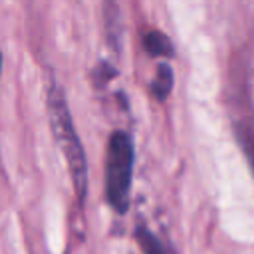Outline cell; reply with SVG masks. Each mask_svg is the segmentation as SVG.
Segmentation results:
<instances>
[{
  "label": "cell",
  "mask_w": 254,
  "mask_h": 254,
  "mask_svg": "<svg viewBox=\"0 0 254 254\" xmlns=\"http://www.w3.org/2000/svg\"><path fill=\"white\" fill-rule=\"evenodd\" d=\"M46 103H48V117L52 123V133L54 139L67 163L69 177L75 189L77 198L83 202L87 194V161H85V151L79 141V135L73 127V119L64 95V89L56 81V77H50L48 89H46Z\"/></svg>",
  "instance_id": "1"
},
{
  "label": "cell",
  "mask_w": 254,
  "mask_h": 254,
  "mask_svg": "<svg viewBox=\"0 0 254 254\" xmlns=\"http://www.w3.org/2000/svg\"><path fill=\"white\" fill-rule=\"evenodd\" d=\"M133 163L135 151L131 137L125 131H113L105 155V198L117 214H125L129 208Z\"/></svg>",
  "instance_id": "2"
},
{
  "label": "cell",
  "mask_w": 254,
  "mask_h": 254,
  "mask_svg": "<svg viewBox=\"0 0 254 254\" xmlns=\"http://www.w3.org/2000/svg\"><path fill=\"white\" fill-rule=\"evenodd\" d=\"M105 30H107V40L115 52H119V38H121V26H119V8L113 0L105 2Z\"/></svg>",
  "instance_id": "3"
},
{
  "label": "cell",
  "mask_w": 254,
  "mask_h": 254,
  "mask_svg": "<svg viewBox=\"0 0 254 254\" xmlns=\"http://www.w3.org/2000/svg\"><path fill=\"white\" fill-rule=\"evenodd\" d=\"M143 44H145V50L151 56H161V58H171L173 56L171 40L163 32H157V30L147 32L145 38H143Z\"/></svg>",
  "instance_id": "4"
},
{
  "label": "cell",
  "mask_w": 254,
  "mask_h": 254,
  "mask_svg": "<svg viewBox=\"0 0 254 254\" xmlns=\"http://www.w3.org/2000/svg\"><path fill=\"white\" fill-rule=\"evenodd\" d=\"M171 89H173V69H171L169 64H161L157 67V73H155L151 91H153V95L159 101H163V99H167V95L171 93Z\"/></svg>",
  "instance_id": "5"
},
{
  "label": "cell",
  "mask_w": 254,
  "mask_h": 254,
  "mask_svg": "<svg viewBox=\"0 0 254 254\" xmlns=\"http://www.w3.org/2000/svg\"><path fill=\"white\" fill-rule=\"evenodd\" d=\"M135 238H137V242H139V248H141V252L143 254H165V248H163V244H161V240L143 224H139L137 228H135Z\"/></svg>",
  "instance_id": "6"
},
{
  "label": "cell",
  "mask_w": 254,
  "mask_h": 254,
  "mask_svg": "<svg viewBox=\"0 0 254 254\" xmlns=\"http://www.w3.org/2000/svg\"><path fill=\"white\" fill-rule=\"evenodd\" d=\"M242 147H244V153H246V157L250 161V167L254 171V139L248 137V135H244L242 137Z\"/></svg>",
  "instance_id": "7"
},
{
  "label": "cell",
  "mask_w": 254,
  "mask_h": 254,
  "mask_svg": "<svg viewBox=\"0 0 254 254\" xmlns=\"http://www.w3.org/2000/svg\"><path fill=\"white\" fill-rule=\"evenodd\" d=\"M0 71H2V54H0Z\"/></svg>",
  "instance_id": "8"
}]
</instances>
